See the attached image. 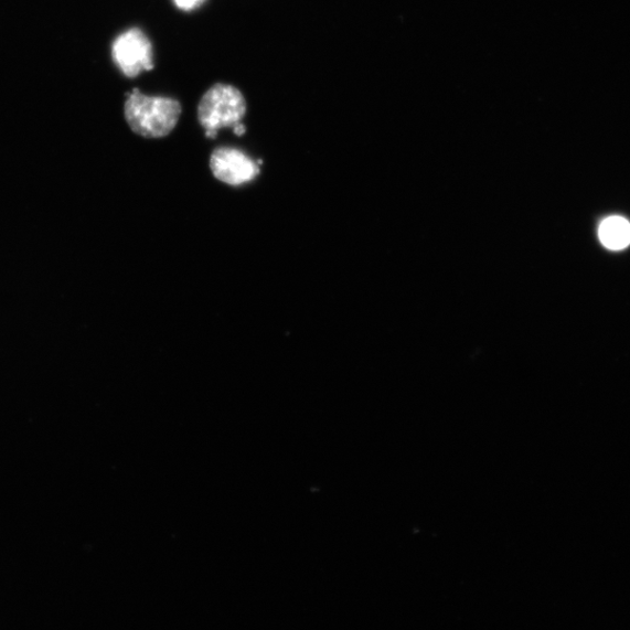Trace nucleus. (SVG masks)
<instances>
[{
	"instance_id": "obj_1",
	"label": "nucleus",
	"mask_w": 630,
	"mask_h": 630,
	"mask_svg": "<svg viewBox=\"0 0 630 630\" xmlns=\"http://www.w3.org/2000/svg\"><path fill=\"white\" fill-rule=\"evenodd\" d=\"M125 114L135 134L146 138H162L177 127L181 105L174 98L147 96L135 89L128 96Z\"/></svg>"
},
{
	"instance_id": "obj_2",
	"label": "nucleus",
	"mask_w": 630,
	"mask_h": 630,
	"mask_svg": "<svg viewBox=\"0 0 630 630\" xmlns=\"http://www.w3.org/2000/svg\"><path fill=\"white\" fill-rule=\"evenodd\" d=\"M247 113L243 94L229 85H215L202 96L197 118L206 137L215 139L222 128H236Z\"/></svg>"
},
{
	"instance_id": "obj_3",
	"label": "nucleus",
	"mask_w": 630,
	"mask_h": 630,
	"mask_svg": "<svg viewBox=\"0 0 630 630\" xmlns=\"http://www.w3.org/2000/svg\"><path fill=\"white\" fill-rule=\"evenodd\" d=\"M152 56L150 40L138 29L119 35L113 45L114 61L128 77L153 70Z\"/></svg>"
},
{
	"instance_id": "obj_4",
	"label": "nucleus",
	"mask_w": 630,
	"mask_h": 630,
	"mask_svg": "<svg viewBox=\"0 0 630 630\" xmlns=\"http://www.w3.org/2000/svg\"><path fill=\"white\" fill-rule=\"evenodd\" d=\"M214 177L231 186H241L259 174V167L246 153L234 148H218L211 157Z\"/></svg>"
},
{
	"instance_id": "obj_5",
	"label": "nucleus",
	"mask_w": 630,
	"mask_h": 630,
	"mask_svg": "<svg viewBox=\"0 0 630 630\" xmlns=\"http://www.w3.org/2000/svg\"><path fill=\"white\" fill-rule=\"evenodd\" d=\"M604 246L611 250H622L630 244V223L621 216L606 218L599 228Z\"/></svg>"
},
{
	"instance_id": "obj_6",
	"label": "nucleus",
	"mask_w": 630,
	"mask_h": 630,
	"mask_svg": "<svg viewBox=\"0 0 630 630\" xmlns=\"http://www.w3.org/2000/svg\"><path fill=\"white\" fill-rule=\"evenodd\" d=\"M205 0H175L177 7L182 10H192L200 7Z\"/></svg>"
},
{
	"instance_id": "obj_7",
	"label": "nucleus",
	"mask_w": 630,
	"mask_h": 630,
	"mask_svg": "<svg viewBox=\"0 0 630 630\" xmlns=\"http://www.w3.org/2000/svg\"><path fill=\"white\" fill-rule=\"evenodd\" d=\"M233 130H234V134H235L236 136H243L244 134H246L247 128L244 127V126L241 124V125H238L236 128H234Z\"/></svg>"
}]
</instances>
